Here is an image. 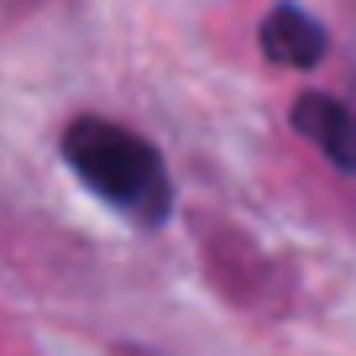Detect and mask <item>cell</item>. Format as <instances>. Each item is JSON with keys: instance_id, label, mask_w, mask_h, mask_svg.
I'll use <instances>...</instances> for the list:
<instances>
[{"instance_id": "cell-1", "label": "cell", "mask_w": 356, "mask_h": 356, "mask_svg": "<svg viewBox=\"0 0 356 356\" xmlns=\"http://www.w3.org/2000/svg\"><path fill=\"white\" fill-rule=\"evenodd\" d=\"M63 157L89 189L100 194L105 204H115L121 215H131L142 225L168 220V204H173L168 168L157 157V147L147 136H136L131 126L100 121V115H79L63 131Z\"/></svg>"}, {"instance_id": "cell-2", "label": "cell", "mask_w": 356, "mask_h": 356, "mask_svg": "<svg viewBox=\"0 0 356 356\" xmlns=\"http://www.w3.org/2000/svg\"><path fill=\"white\" fill-rule=\"evenodd\" d=\"M293 126L330 157L341 173H356V115L330 95H304L293 105Z\"/></svg>"}, {"instance_id": "cell-3", "label": "cell", "mask_w": 356, "mask_h": 356, "mask_svg": "<svg viewBox=\"0 0 356 356\" xmlns=\"http://www.w3.org/2000/svg\"><path fill=\"white\" fill-rule=\"evenodd\" d=\"M325 26L314 16H304L299 6H278V11L262 22V53L283 68H314L325 58Z\"/></svg>"}]
</instances>
